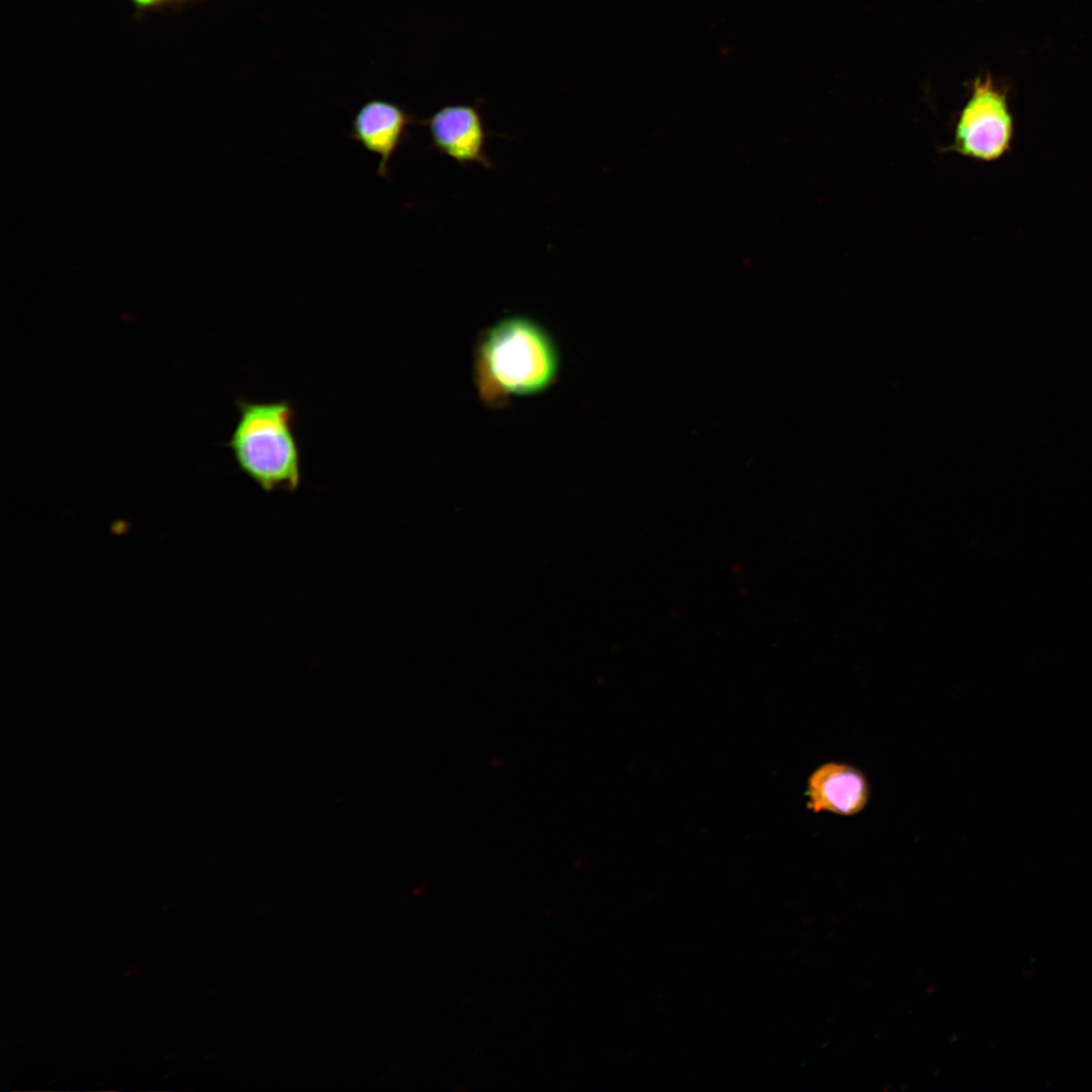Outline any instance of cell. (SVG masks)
I'll return each instance as SVG.
<instances>
[{
  "mask_svg": "<svg viewBox=\"0 0 1092 1092\" xmlns=\"http://www.w3.org/2000/svg\"><path fill=\"white\" fill-rule=\"evenodd\" d=\"M558 370L555 342L530 317H503L478 342L475 373L486 400L540 393L555 381Z\"/></svg>",
  "mask_w": 1092,
  "mask_h": 1092,
  "instance_id": "1",
  "label": "cell"
},
{
  "mask_svg": "<svg viewBox=\"0 0 1092 1092\" xmlns=\"http://www.w3.org/2000/svg\"><path fill=\"white\" fill-rule=\"evenodd\" d=\"M239 419L231 449L239 469L264 491H294L301 482V456L290 401L237 399Z\"/></svg>",
  "mask_w": 1092,
  "mask_h": 1092,
  "instance_id": "2",
  "label": "cell"
},
{
  "mask_svg": "<svg viewBox=\"0 0 1092 1092\" xmlns=\"http://www.w3.org/2000/svg\"><path fill=\"white\" fill-rule=\"evenodd\" d=\"M1013 118L1007 98L989 77L975 81L957 119L952 142L944 152L992 162L1010 151Z\"/></svg>",
  "mask_w": 1092,
  "mask_h": 1092,
  "instance_id": "3",
  "label": "cell"
},
{
  "mask_svg": "<svg viewBox=\"0 0 1092 1092\" xmlns=\"http://www.w3.org/2000/svg\"><path fill=\"white\" fill-rule=\"evenodd\" d=\"M419 122L427 126L431 145L441 155L461 166L476 164L492 169L485 151L488 133L475 105H445Z\"/></svg>",
  "mask_w": 1092,
  "mask_h": 1092,
  "instance_id": "4",
  "label": "cell"
},
{
  "mask_svg": "<svg viewBox=\"0 0 1092 1092\" xmlns=\"http://www.w3.org/2000/svg\"><path fill=\"white\" fill-rule=\"evenodd\" d=\"M419 120L398 103L382 98L364 102L352 118L348 138L379 157L377 176L389 179V163Z\"/></svg>",
  "mask_w": 1092,
  "mask_h": 1092,
  "instance_id": "5",
  "label": "cell"
},
{
  "mask_svg": "<svg viewBox=\"0 0 1092 1092\" xmlns=\"http://www.w3.org/2000/svg\"><path fill=\"white\" fill-rule=\"evenodd\" d=\"M807 796L808 808L814 813L852 816L866 808L871 789L860 769L847 763L829 761L810 775Z\"/></svg>",
  "mask_w": 1092,
  "mask_h": 1092,
  "instance_id": "6",
  "label": "cell"
},
{
  "mask_svg": "<svg viewBox=\"0 0 1092 1092\" xmlns=\"http://www.w3.org/2000/svg\"><path fill=\"white\" fill-rule=\"evenodd\" d=\"M174 0H129L139 15L146 12L171 8Z\"/></svg>",
  "mask_w": 1092,
  "mask_h": 1092,
  "instance_id": "7",
  "label": "cell"
},
{
  "mask_svg": "<svg viewBox=\"0 0 1092 1092\" xmlns=\"http://www.w3.org/2000/svg\"><path fill=\"white\" fill-rule=\"evenodd\" d=\"M199 1H201V0H174L171 8L175 9V10H178V9H182V8L188 6V5L194 4V3L199 2Z\"/></svg>",
  "mask_w": 1092,
  "mask_h": 1092,
  "instance_id": "8",
  "label": "cell"
}]
</instances>
